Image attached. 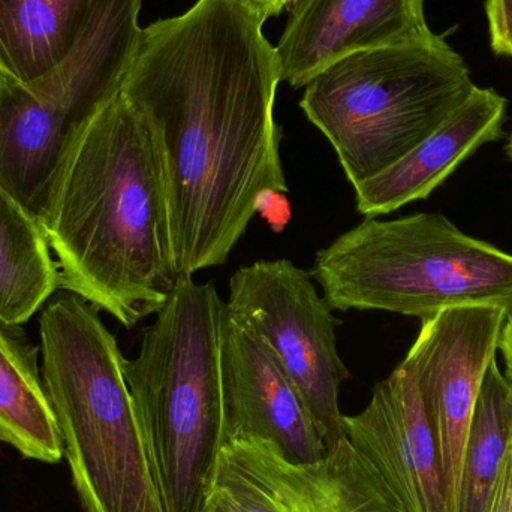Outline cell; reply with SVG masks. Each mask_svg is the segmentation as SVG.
<instances>
[{"label":"cell","mask_w":512,"mask_h":512,"mask_svg":"<svg viewBox=\"0 0 512 512\" xmlns=\"http://www.w3.org/2000/svg\"><path fill=\"white\" fill-rule=\"evenodd\" d=\"M224 445L270 442L291 462L322 459L330 451L321 427L270 346L225 309L221 340Z\"/></svg>","instance_id":"8fae6325"},{"label":"cell","mask_w":512,"mask_h":512,"mask_svg":"<svg viewBox=\"0 0 512 512\" xmlns=\"http://www.w3.org/2000/svg\"><path fill=\"white\" fill-rule=\"evenodd\" d=\"M224 316L215 283L180 274L137 357L122 358L165 512H203L215 487L224 448Z\"/></svg>","instance_id":"3957f363"},{"label":"cell","mask_w":512,"mask_h":512,"mask_svg":"<svg viewBox=\"0 0 512 512\" xmlns=\"http://www.w3.org/2000/svg\"><path fill=\"white\" fill-rule=\"evenodd\" d=\"M512 447V385L490 364L475 403L460 480L459 512H487Z\"/></svg>","instance_id":"ac0fdd59"},{"label":"cell","mask_w":512,"mask_h":512,"mask_svg":"<svg viewBox=\"0 0 512 512\" xmlns=\"http://www.w3.org/2000/svg\"><path fill=\"white\" fill-rule=\"evenodd\" d=\"M505 114L504 96L475 87L423 143L393 167L354 188L358 213L373 218L426 200L480 147L501 138Z\"/></svg>","instance_id":"5bb4252c"},{"label":"cell","mask_w":512,"mask_h":512,"mask_svg":"<svg viewBox=\"0 0 512 512\" xmlns=\"http://www.w3.org/2000/svg\"><path fill=\"white\" fill-rule=\"evenodd\" d=\"M92 304L66 292L39 318L42 378L84 512H165L123 354Z\"/></svg>","instance_id":"277c9868"},{"label":"cell","mask_w":512,"mask_h":512,"mask_svg":"<svg viewBox=\"0 0 512 512\" xmlns=\"http://www.w3.org/2000/svg\"><path fill=\"white\" fill-rule=\"evenodd\" d=\"M95 0H0V77L32 86L65 62Z\"/></svg>","instance_id":"2e32d148"},{"label":"cell","mask_w":512,"mask_h":512,"mask_svg":"<svg viewBox=\"0 0 512 512\" xmlns=\"http://www.w3.org/2000/svg\"><path fill=\"white\" fill-rule=\"evenodd\" d=\"M312 277L330 309L432 318L453 307L512 315V255L439 213L361 222L318 251Z\"/></svg>","instance_id":"5b68a950"},{"label":"cell","mask_w":512,"mask_h":512,"mask_svg":"<svg viewBox=\"0 0 512 512\" xmlns=\"http://www.w3.org/2000/svg\"><path fill=\"white\" fill-rule=\"evenodd\" d=\"M508 310L465 306L424 319L405 357L438 450L448 512H459L463 453L484 376L496 360Z\"/></svg>","instance_id":"9c48e42d"},{"label":"cell","mask_w":512,"mask_h":512,"mask_svg":"<svg viewBox=\"0 0 512 512\" xmlns=\"http://www.w3.org/2000/svg\"><path fill=\"white\" fill-rule=\"evenodd\" d=\"M486 14L492 50L512 57V0H487Z\"/></svg>","instance_id":"d6986e66"},{"label":"cell","mask_w":512,"mask_h":512,"mask_svg":"<svg viewBox=\"0 0 512 512\" xmlns=\"http://www.w3.org/2000/svg\"><path fill=\"white\" fill-rule=\"evenodd\" d=\"M342 426L343 435L381 472L406 512H448L435 439L405 361L373 388L360 414L343 415Z\"/></svg>","instance_id":"4fadbf2b"},{"label":"cell","mask_w":512,"mask_h":512,"mask_svg":"<svg viewBox=\"0 0 512 512\" xmlns=\"http://www.w3.org/2000/svg\"><path fill=\"white\" fill-rule=\"evenodd\" d=\"M203 512H237L233 504L224 492L218 487H213L212 493L207 498Z\"/></svg>","instance_id":"603a6c76"},{"label":"cell","mask_w":512,"mask_h":512,"mask_svg":"<svg viewBox=\"0 0 512 512\" xmlns=\"http://www.w3.org/2000/svg\"><path fill=\"white\" fill-rule=\"evenodd\" d=\"M245 2L258 12L262 20L267 21L268 18L276 17L283 9L288 8L292 0H245Z\"/></svg>","instance_id":"44dd1931"},{"label":"cell","mask_w":512,"mask_h":512,"mask_svg":"<svg viewBox=\"0 0 512 512\" xmlns=\"http://www.w3.org/2000/svg\"><path fill=\"white\" fill-rule=\"evenodd\" d=\"M143 0H95L62 65L32 86L0 77V188L36 221L75 141L122 90L137 50Z\"/></svg>","instance_id":"52a82bcc"},{"label":"cell","mask_w":512,"mask_h":512,"mask_svg":"<svg viewBox=\"0 0 512 512\" xmlns=\"http://www.w3.org/2000/svg\"><path fill=\"white\" fill-rule=\"evenodd\" d=\"M62 288L126 328L179 280L164 162L122 90L75 141L41 221Z\"/></svg>","instance_id":"7a4b0ae2"},{"label":"cell","mask_w":512,"mask_h":512,"mask_svg":"<svg viewBox=\"0 0 512 512\" xmlns=\"http://www.w3.org/2000/svg\"><path fill=\"white\" fill-rule=\"evenodd\" d=\"M38 354L21 325L0 321V442L53 465L65 451Z\"/></svg>","instance_id":"9a60e30c"},{"label":"cell","mask_w":512,"mask_h":512,"mask_svg":"<svg viewBox=\"0 0 512 512\" xmlns=\"http://www.w3.org/2000/svg\"><path fill=\"white\" fill-rule=\"evenodd\" d=\"M265 21L245 0H198L141 29L122 93L164 162L180 274L222 265L270 197L288 192Z\"/></svg>","instance_id":"6da1fadb"},{"label":"cell","mask_w":512,"mask_h":512,"mask_svg":"<svg viewBox=\"0 0 512 512\" xmlns=\"http://www.w3.org/2000/svg\"><path fill=\"white\" fill-rule=\"evenodd\" d=\"M225 309L270 346L333 447L345 436L339 394L351 373L337 351L342 322L316 291L312 273L285 258L252 262L231 277Z\"/></svg>","instance_id":"ba28073f"},{"label":"cell","mask_w":512,"mask_h":512,"mask_svg":"<svg viewBox=\"0 0 512 512\" xmlns=\"http://www.w3.org/2000/svg\"><path fill=\"white\" fill-rule=\"evenodd\" d=\"M499 349L504 354L505 364H507V375L505 378L512 385V315H508L502 328L501 340H499Z\"/></svg>","instance_id":"7402d4cb"},{"label":"cell","mask_w":512,"mask_h":512,"mask_svg":"<svg viewBox=\"0 0 512 512\" xmlns=\"http://www.w3.org/2000/svg\"><path fill=\"white\" fill-rule=\"evenodd\" d=\"M62 288L41 224L0 188V321L23 325Z\"/></svg>","instance_id":"e0dca14e"},{"label":"cell","mask_w":512,"mask_h":512,"mask_svg":"<svg viewBox=\"0 0 512 512\" xmlns=\"http://www.w3.org/2000/svg\"><path fill=\"white\" fill-rule=\"evenodd\" d=\"M433 36L424 0H292L274 50L282 81L301 89L349 54Z\"/></svg>","instance_id":"7c38bea8"},{"label":"cell","mask_w":512,"mask_h":512,"mask_svg":"<svg viewBox=\"0 0 512 512\" xmlns=\"http://www.w3.org/2000/svg\"><path fill=\"white\" fill-rule=\"evenodd\" d=\"M487 512H512V447Z\"/></svg>","instance_id":"ffe728a7"},{"label":"cell","mask_w":512,"mask_h":512,"mask_svg":"<svg viewBox=\"0 0 512 512\" xmlns=\"http://www.w3.org/2000/svg\"><path fill=\"white\" fill-rule=\"evenodd\" d=\"M475 87L463 57L435 35L337 60L304 87L300 107L357 188L423 143Z\"/></svg>","instance_id":"8992f818"},{"label":"cell","mask_w":512,"mask_h":512,"mask_svg":"<svg viewBox=\"0 0 512 512\" xmlns=\"http://www.w3.org/2000/svg\"><path fill=\"white\" fill-rule=\"evenodd\" d=\"M507 152H508V155H510V158L512 161V135H511L510 141H508Z\"/></svg>","instance_id":"cb8c5ba5"},{"label":"cell","mask_w":512,"mask_h":512,"mask_svg":"<svg viewBox=\"0 0 512 512\" xmlns=\"http://www.w3.org/2000/svg\"><path fill=\"white\" fill-rule=\"evenodd\" d=\"M215 486L237 512H406L381 472L346 436L322 459L297 463L258 439L228 442Z\"/></svg>","instance_id":"30bf717a"}]
</instances>
